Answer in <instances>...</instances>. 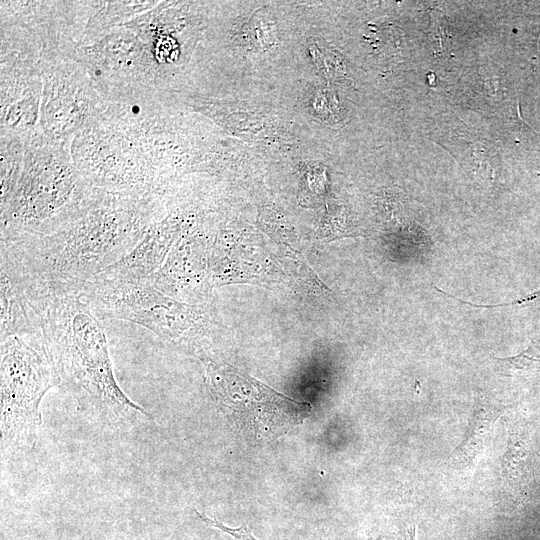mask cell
Here are the masks:
<instances>
[{
    "label": "cell",
    "instance_id": "cell-1",
    "mask_svg": "<svg viewBox=\"0 0 540 540\" xmlns=\"http://www.w3.org/2000/svg\"><path fill=\"white\" fill-rule=\"evenodd\" d=\"M35 305L42 345L59 387L76 400L82 414L113 429L152 418L119 386L101 319L82 292L44 296Z\"/></svg>",
    "mask_w": 540,
    "mask_h": 540
},
{
    "label": "cell",
    "instance_id": "cell-2",
    "mask_svg": "<svg viewBox=\"0 0 540 540\" xmlns=\"http://www.w3.org/2000/svg\"><path fill=\"white\" fill-rule=\"evenodd\" d=\"M141 221L126 210L100 208L50 234L1 242L0 259L44 295L78 294L132 250L145 231Z\"/></svg>",
    "mask_w": 540,
    "mask_h": 540
},
{
    "label": "cell",
    "instance_id": "cell-3",
    "mask_svg": "<svg viewBox=\"0 0 540 540\" xmlns=\"http://www.w3.org/2000/svg\"><path fill=\"white\" fill-rule=\"evenodd\" d=\"M0 377L2 454L30 451L42 425L40 403L51 388L59 386L41 338L12 335L1 339Z\"/></svg>",
    "mask_w": 540,
    "mask_h": 540
},
{
    "label": "cell",
    "instance_id": "cell-4",
    "mask_svg": "<svg viewBox=\"0 0 540 540\" xmlns=\"http://www.w3.org/2000/svg\"><path fill=\"white\" fill-rule=\"evenodd\" d=\"M205 369L211 399L232 427L254 440L285 435L310 415L311 405L242 373L204 348L193 349Z\"/></svg>",
    "mask_w": 540,
    "mask_h": 540
},
{
    "label": "cell",
    "instance_id": "cell-5",
    "mask_svg": "<svg viewBox=\"0 0 540 540\" xmlns=\"http://www.w3.org/2000/svg\"><path fill=\"white\" fill-rule=\"evenodd\" d=\"M82 294L98 318L136 323L163 340L188 345L207 330L206 315L198 306L162 292L147 278L100 274L84 287Z\"/></svg>",
    "mask_w": 540,
    "mask_h": 540
},
{
    "label": "cell",
    "instance_id": "cell-6",
    "mask_svg": "<svg viewBox=\"0 0 540 540\" xmlns=\"http://www.w3.org/2000/svg\"><path fill=\"white\" fill-rule=\"evenodd\" d=\"M500 415L495 403L484 397L476 399L462 441L450 456V463L455 469L474 471L487 449L495 422Z\"/></svg>",
    "mask_w": 540,
    "mask_h": 540
},
{
    "label": "cell",
    "instance_id": "cell-7",
    "mask_svg": "<svg viewBox=\"0 0 540 540\" xmlns=\"http://www.w3.org/2000/svg\"><path fill=\"white\" fill-rule=\"evenodd\" d=\"M498 370L507 376L540 374V340L532 342L515 356L495 358Z\"/></svg>",
    "mask_w": 540,
    "mask_h": 540
},
{
    "label": "cell",
    "instance_id": "cell-8",
    "mask_svg": "<svg viewBox=\"0 0 540 540\" xmlns=\"http://www.w3.org/2000/svg\"><path fill=\"white\" fill-rule=\"evenodd\" d=\"M525 440L519 429L510 428L507 449L501 461L502 477L509 484L518 481L526 457Z\"/></svg>",
    "mask_w": 540,
    "mask_h": 540
},
{
    "label": "cell",
    "instance_id": "cell-9",
    "mask_svg": "<svg viewBox=\"0 0 540 540\" xmlns=\"http://www.w3.org/2000/svg\"><path fill=\"white\" fill-rule=\"evenodd\" d=\"M194 514L200 522L209 527L221 530L222 532L230 535L234 540H259L251 533L246 525L233 528L225 525L217 518L209 517L196 509H194Z\"/></svg>",
    "mask_w": 540,
    "mask_h": 540
},
{
    "label": "cell",
    "instance_id": "cell-10",
    "mask_svg": "<svg viewBox=\"0 0 540 540\" xmlns=\"http://www.w3.org/2000/svg\"><path fill=\"white\" fill-rule=\"evenodd\" d=\"M404 540H417L416 526L410 525L405 528Z\"/></svg>",
    "mask_w": 540,
    "mask_h": 540
},
{
    "label": "cell",
    "instance_id": "cell-11",
    "mask_svg": "<svg viewBox=\"0 0 540 540\" xmlns=\"http://www.w3.org/2000/svg\"><path fill=\"white\" fill-rule=\"evenodd\" d=\"M369 540H387V539L380 536V537H377V538H371Z\"/></svg>",
    "mask_w": 540,
    "mask_h": 540
}]
</instances>
